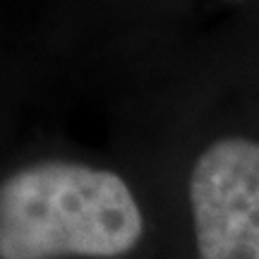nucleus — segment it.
Returning a JSON list of instances; mask_svg holds the SVG:
<instances>
[{
	"mask_svg": "<svg viewBox=\"0 0 259 259\" xmlns=\"http://www.w3.org/2000/svg\"><path fill=\"white\" fill-rule=\"evenodd\" d=\"M142 233L137 199L111 170L48 161L0 187V259L120 257Z\"/></svg>",
	"mask_w": 259,
	"mask_h": 259,
	"instance_id": "1",
	"label": "nucleus"
},
{
	"mask_svg": "<svg viewBox=\"0 0 259 259\" xmlns=\"http://www.w3.org/2000/svg\"><path fill=\"white\" fill-rule=\"evenodd\" d=\"M199 259H259V142L221 139L190 176Z\"/></svg>",
	"mask_w": 259,
	"mask_h": 259,
	"instance_id": "2",
	"label": "nucleus"
}]
</instances>
